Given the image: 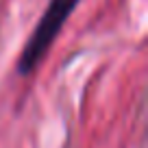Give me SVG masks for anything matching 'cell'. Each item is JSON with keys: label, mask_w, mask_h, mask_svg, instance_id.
<instances>
[{"label": "cell", "mask_w": 148, "mask_h": 148, "mask_svg": "<svg viewBox=\"0 0 148 148\" xmlns=\"http://www.w3.org/2000/svg\"><path fill=\"white\" fill-rule=\"evenodd\" d=\"M79 0H50L46 13L42 15L37 28L33 31L28 44L24 46L22 55L18 61V70L20 74H31L33 70L39 65V61L44 59V55L48 52V48L52 46L57 33L61 31V26L65 24V20L70 18V13L74 11Z\"/></svg>", "instance_id": "obj_1"}]
</instances>
